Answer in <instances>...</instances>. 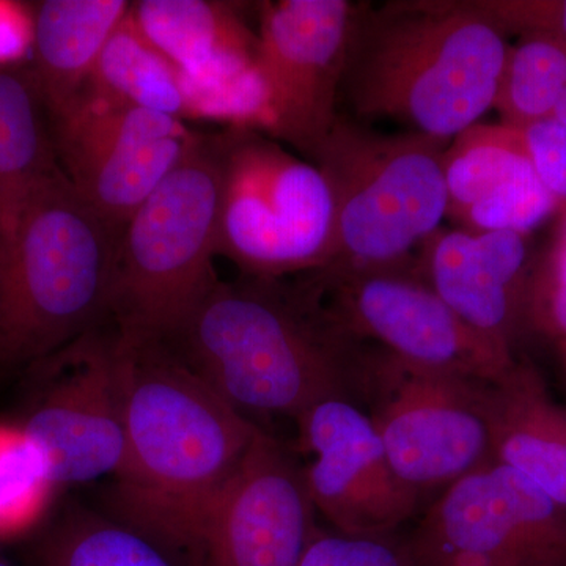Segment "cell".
<instances>
[{
    "mask_svg": "<svg viewBox=\"0 0 566 566\" xmlns=\"http://www.w3.org/2000/svg\"><path fill=\"white\" fill-rule=\"evenodd\" d=\"M315 515L303 465L262 430L221 486L133 528L185 566H297Z\"/></svg>",
    "mask_w": 566,
    "mask_h": 566,
    "instance_id": "ba28073f",
    "label": "cell"
},
{
    "mask_svg": "<svg viewBox=\"0 0 566 566\" xmlns=\"http://www.w3.org/2000/svg\"><path fill=\"white\" fill-rule=\"evenodd\" d=\"M39 566H181L136 528L73 510L41 543Z\"/></svg>",
    "mask_w": 566,
    "mask_h": 566,
    "instance_id": "cb8c5ba5",
    "label": "cell"
},
{
    "mask_svg": "<svg viewBox=\"0 0 566 566\" xmlns=\"http://www.w3.org/2000/svg\"><path fill=\"white\" fill-rule=\"evenodd\" d=\"M494 463L566 506V405L534 365L517 360L488 385Z\"/></svg>",
    "mask_w": 566,
    "mask_h": 566,
    "instance_id": "e0dca14e",
    "label": "cell"
},
{
    "mask_svg": "<svg viewBox=\"0 0 566 566\" xmlns=\"http://www.w3.org/2000/svg\"><path fill=\"white\" fill-rule=\"evenodd\" d=\"M84 91L180 120L189 118L181 71L145 39L132 13L112 33Z\"/></svg>",
    "mask_w": 566,
    "mask_h": 566,
    "instance_id": "44dd1931",
    "label": "cell"
},
{
    "mask_svg": "<svg viewBox=\"0 0 566 566\" xmlns=\"http://www.w3.org/2000/svg\"><path fill=\"white\" fill-rule=\"evenodd\" d=\"M312 457L304 475L316 513L348 535H392L420 497L395 474L370 416L349 398H326L296 419Z\"/></svg>",
    "mask_w": 566,
    "mask_h": 566,
    "instance_id": "9a60e30c",
    "label": "cell"
},
{
    "mask_svg": "<svg viewBox=\"0 0 566 566\" xmlns=\"http://www.w3.org/2000/svg\"><path fill=\"white\" fill-rule=\"evenodd\" d=\"M114 353L125 452L112 509L115 520L134 527L221 486L262 428L169 345L114 334Z\"/></svg>",
    "mask_w": 566,
    "mask_h": 566,
    "instance_id": "3957f363",
    "label": "cell"
},
{
    "mask_svg": "<svg viewBox=\"0 0 566 566\" xmlns=\"http://www.w3.org/2000/svg\"><path fill=\"white\" fill-rule=\"evenodd\" d=\"M534 263L528 234L438 229L420 244L415 271L472 329L517 359Z\"/></svg>",
    "mask_w": 566,
    "mask_h": 566,
    "instance_id": "2e32d148",
    "label": "cell"
},
{
    "mask_svg": "<svg viewBox=\"0 0 566 566\" xmlns=\"http://www.w3.org/2000/svg\"><path fill=\"white\" fill-rule=\"evenodd\" d=\"M129 13L188 84H210L259 65V36L232 3L139 0Z\"/></svg>",
    "mask_w": 566,
    "mask_h": 566,
    "instance_id": "ac0fdd59",
    "label": "cell"
},
{
    "mask_svg": "<svg viewBox=\"0 0 566 566\" xmlns=\"http://www.w3.org/2000/svg\"><path fill=\"white\" fill-rule=\"evenodd\" d=\"M490 382L420 370L368 349L364 403L395 474L420 497L493 463Z\"/></svg>",
    "mask_w": 566,
    "mask_h": 566,
    "instance_id": "30bf717a",
    "label": "cell"
},
{
    "mask_svg": "<svg viewBox=\"0 0 566 566\" xmlns=\"http://www.w3.org/2000/svg\"><path fill=\"white\" fill-rule=\"evenodd\" d=\"M502 31L547 33L566 41V0H472Z\"/></svg>",
    "mask_w": 566,
    "mask_h": 566,
    "instance_id": "83f0119b",
    "label": "cell"
},
{
    "mask_svg": "<svg viewBox=\"0 0 566 566\" xmlns=\"http://www.w3.org/2000/svg\"><path fill=\"white\" fill-rule=\"evenodd\" d=\"M526 329L549 342L566 375V251L558 244L535 259L528 283Z\"/></svg>",
    "mask_w": 566,
    "mask_h": 566,
    "instance_id": "484cf974",
    "label": "cell"
},
{
    "mask_svg": "<svg viewBox=\"0 0 566 566\" xmlns=\"http://www.w3.org/2000/svg\"><path fill=\"white\" fill-rule=\"evenodd\" d=\"M41 387L20 424L55 486L117 474L125 452L114 334L82 335L33 365Z\"/></svg>",
    "mask_w": 566,
    "mask_h": 566,
    "instance_id": "4fadbf2b",
    "label": "cell"
},
{
    "mask_svg": "<svg viewBox=\"0 0 566 566\" xmlns=\"http://www.w3.org/2000/svg\"><path fill=\"white\" fill-rule=\"evenodd\" d=\"M551 118L566 126V91L564 95H562L560 102H558L556 109H554L553 117Z\"/></svg>",
    "mask_w": 566,
    "mask_h": 566,
    "instance_id": "f546056e",
    "label": "cell"
},
{
    "mask_svg": "<svg viewBox=\"0 0 566 566\" xmlns=\"http://www.w3.org/2000/svg\"><path fill=\"white\" fill-rule=\"evenodd\" d=\"M50 120L63 174L118 232L199 134L180 118L109 102L88 91Z\"/></svg>",
    "mask_w": 566,
    "mask_h": 566,
    "instance_id": "7c38bea8",
    "label": "cell"
},
{
    "mask_svg": "<svg viewBox=\"0 0 566 566\" xmlns=\"http://www.w3.org/2000/svg\"><path fill=\"white\" fill-rule=\"evenodd\" d=\"M566 91V41L523 33L510 46L493 109L504 125L523 129L553 117Z\"/></svg>",
    "mask_w": 566,
    "mask_h": 566,
    "instance_id": "603a6c76",
    "label": "cell"
},
{
    "mask_svg": "<svg viewBox=\"0 0 566 566\" xmlns=\"http://www.w3.org/2000/svg\"><path fill=\"white\" fill-rule=\"evenodd\" d=\"M221 148L218 255L244 275L282 281L333 259V193L314 163L255 129L227 128Z\"/></svg>",
    "mask_w": 566,
    "mask_h": 566,
    "instance_id": "52a82bcc",
    "label": "cell"
},
{
    "mask_svg": "<svg viewBox=\"0 0 566 566\" xmlns=\"http://www.w3.org/2000/svg\"><path fill=\"white\" fill-rule=\"evenodd\" d=\"M450 142L415 132L385 134L338 115L308 158L333 193V259L323 270H386L447 216L442 155Z\"/></svg>",
    "mask_w": 566,
    "mask_h": 566,
    "instance_id": "8992f818",
    "label": "cell"
},
{
    "mask_svg": "<svg viewBox=\"0 0 566 566\" xmlns=\"http://www.w3.org/2000/svg\"><path fill=\"white\" fill-rule=\"evenodd\" d=\"M0 566H10V565L6 564V562H0Z\"/></svg>",
    "mask_w": 566,
    "mask_h": 566,
    "instance_id": "1f68e13d",
    "label": "cell"
},
{
    "mask_svg": "<svg viewBox=\"0 0 566 566\" xmlns=\"http://www.w3.org/2000/svg\"><path fill=\"white\" fill-rule=\"evenodd\" d=\"M509 50L472 0L354 3L340 95L356 117L450 142L493 109Z\"/></svg>",
    "mask_w": 566,
    "mask_h": 566,
    "instance_id": "7a4b0ae2",
    "label": "cell"
},
{
    "mask_svg": "<svg viewBox=\"0 0 566 566\" xmlns=\"http://www.w3.org/2000/svg\"><path fill=\"white\" fill-rule=\"evenodd\" d=\"M120 234L62 169L33 189L0 233V368L33 367L109 316Z\"/></svg>",
    "mask_w": 566,
    "mask_h": 566,
    "instance_id": "277c9868",
    "label": "cell"
},
{
    "mask_svg": "<svg viewBox=\"0 0 566 566\" xmlns=\"http://www.w3.org/2000/svg\"><path fill=\"white\" fill-rule=\"evenodd\" d=\"M564 212H565V218H564V222H562L560 234H558L556 244L560 245V248H564L566 251V210Z\"/></svg>",
    "mask_w": 566,
    "mask_h": 566,
    "instance_id": "4dcf8cb0",
    "label": "cell"
},
{
    "mask_svg": "<svg viewBox=\"0 0 566 566\" xmlns=\"http://www.w3.org/2000/svg\"><path fill=\"white\" fill-rule=\"evenodd\" d=\"M409 545L422 566H566V506L493 461L442 491Z\"/></svg>",
    "mask_w": 566,
    "mask_h": 566,
    "instance_id": "8fae6325",
    "label": "cell"
},
{
    "mask_svg": "<svg viewBox=\"0 0 566 566\" xmlns=\"http://www.w3.org/2000/svg\"><path fill=\"white\" fill-rule=\"evenodd\" d=\"M61 169L35 74L0 63V233L9 229L33 189Z\"/></svg>",
    "mask_w": 566,
    "mask_h": 566,
    "instance_id": "ffe728a7",
    "label": "cell"
},
{
    "mask_svg": "<svg viewBox=\"0 0 566 566\" xmlns=\"http://www.w3.org/2000/svg\"><path fill=\"white\" fill-rule=\"evenodd\" d=\"M354 2L279 0L259 7V66L270 136L311 156L337 120Z\"/></svg>",
    "mask_w": 566,
    "mask_h": 566,
    "instance_id": "5bb4252c",
    "label": "cell"
},
{
    "mask_svg": "<svg viewBox=\"0 0 566 566\" xmlns=\"http://www.w3.org/2000/svg\"><path fill=\"white\" fill-rule=\"evenodd\" d=\"M129 9L126 0H43L32 7V71L50 117L87 87L99 54Z\"/></svg>",
    "mask_w": 566,
    "mask_h": 566,
    "instance_id": "d6986e66",
    "label": "cell"
},
{
    "mask_svg": "<svg viewBox=\"0 0 566 566\" xmlns=\"http://www.w3.org/2000/svg\"><path fill=\"white\" fill-rule=\"evenodd\" d=\"M442 172L450 219L494 193L538 178L523 134L504 123H475L453 137L442 155Z\"/></svg>",
    "mask_w": 566,
    "mask_h": 566,
    "instance_id": "7402d4cb",
    "label": "cell"
},
{
    "mask_svg": "<svg viewBox=\"0 0 566 566\" xmlns=\"http://www.w3.org/2000/svg\"><path fill=\"white\" fill-rule=\"evenodd\" d=\"M297 566H422L409 539L316 528Z\"/></svg>",
    "mask_w": 566,
    "mask_h": 566,
    "instance_id": "4316f807",
    "label": "cell"
},
{
    "mask_svg": "<svg viewBox=\"0 0 566 566\" xmlns=\"http://www.w3.org/2000/svg\"><path fill=\"white\" fill-rule=\"evenodd\" d=\"M219 207V137L197 134L120 234L109 300L118 338L170 344L221 282Z\"/></svg>",
    "mask_w": 566,
    "mask_h": 566,
    "instance_id": "5b68a950",
    "label": "cell"
},
{
    "mask_svg": "<svg viewBox=\"0 0 566 566\" xmlns=\"http://www.w3.org/2000/svg\"><path fill=\"white\" fill-rule=\"evenodd\" d=\"M166 345L249 419L364 400L368 345L335 333L300 282H219Z\"/></svg>",
    "mask_w": 566,
    "mask_h": 566,
    "instance_id": "6da1fadb",
    "label": "cell"
},
{
    "mask_svg": "<svg viewBox=\"0 0 566 566\" xmlns=\"http://www.w3.org/2000/svg\"><path fill=\"white\" fill-rule=\"evenodd\" d=\"M303 275L297 282L335 333L411 367L493 382L520 360L463 322L416 274L415 262Z\"/></svg>",
    "mask_w": 566,
    "mask_h": 566,
    "instance_id": "9c48e42d",
    "label": "cell"
},
{
    "mask_svg": "<svg viewBox=\"0 0 566 566\" xmlns=\"http://www.w3.org/2000/svg\"><path fill=\"white\" fill-rule=\"evenodd\" d=\"M55 485L20 424L0 423V539L28 534L50 506Z\"/></svg>",
    "mask_w": 566,
    "mask_h": 566,
    "instance_id": "d4e9b609",
    "label": "cell"
},
{
    "mask_svg": "<svg viewBox=\"0 0 566 566\" xmlns=\"http://www.w3.org/2000/svg\"><path fill=\"white\" fill-rule=\"evenodd\" d=\"M536 177L566 210V126L554 118L520 129Z\"/></svg>",
    "mask_w": 566,
    "mask_h": 566,
    "instance_id": "f1b7e54d",
    "label": "cell"
}]
</instances>
